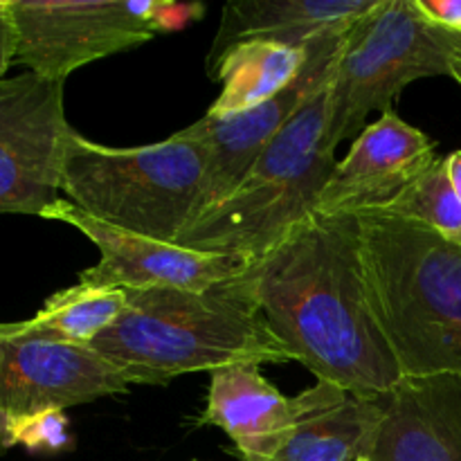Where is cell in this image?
I'll use <instances>...</instances> for the list:
<instances>
[{
  "label": "cell",
  "mask_w": 461,
  "mask_h": 461,
  "mask_svg": "<svg viewBox=\"0 0 461 461\" xmlns=\"http://www.w3.org/2000/svg\"><path fill=\"white\" fill-rule=\"evenodd\" d=\"M43 219L61 221L79 230L102 252L99 264L79 273V282L122 291L180 288L205 291L246 273L255 261L243 257L212 255L178 243L158 241L93 219L68 198L54 203Z\"/></svg>",
  "instance_id": "cell-9"
},
{
  "label": "cell",
  "mask_w": 461,
  "mask_h": 461,
  "mask_svg": "<svg viewBox=\"0 0 461 461\" xmlns=\"http://www.w3.org/2000/svg\"><path fill=\"white\" fill-rule=\"evenodd\" d=\"M63 84L34 72L0 81V214L41 216L61 201L72 126Z\"/></svg>",
  "instance_id": "cell-8"
},
{
  "label": "cell",
  "mask_w": 461,
  "mask_h": 461,
  "mask_svg": "<svg viewBox=\"0 0 461 461\" xmlns=\"http://www.w3.org/2000/svg\"><path fill=\"white\" fill-rule=\"evenodd\" d=\"M356 461H374V459H369V457H360V459H356Z\"/></svg>",
  "instance_id": "cell-25"
},
{
  "label": "cell",
  "mask_w": 461,
  "mask_h": 461,
  "mask_svg": "<svg viewBox=\"0 0 461 461\" xmlns=\"http://www.w3.org/2000/svg\"><path fill=\"white\" fill-rule=\"evenodd\" d=\"M207 165V147L185 131L142 147H106L72 131L61 194L102 223L176 243L201 214Z\"/></svg>",
  "instance_id": "cell-5"
},
{
  "label": "cell",
  "mask_w": 461,
  "mask_h": 461,
  "mask_svg": "<svg viewBox=\"0 0 461 461\" xmlns=\"http://www.w3.org/2000/svg\"><path fill=\"white\" fill-rule=\"evenodd\" d=\"M446 169H448V178L453 183L455 194L461 201V151H453L450 156H446Z\"/></svg>",
  "instance_id": "cell-23"
},
{
  "label": "cell",
  "mask_w": 461,
  "mask_h": 461,
  "mask_svg": "<svg viewBox=\"0 0 461 461\" xmlns=\"http://www.w3.org/2000/svg\"><path fill=\"white\" fill-rule=\"evenodd\" d=\"M450 77H453V79L461 86V61L455 63V66H453V75H450Z\"/></svg>",
  "instance_id": "cell-24"
},
{
  "label": "cell",
  "mask_w": 461,
  "mask_h": 461,
  "mask_svg": "<svg viewBox=\"0 0 461 461\" xmlns=\"http://www.w3.org/2000/svg\"><path fill=\"white\" fill-rule=\"evenodd\" d=\"M414 5L435 25L461 32V0H414Z\"/></svg>",
  "instance_id": "cell-21"
},
{
  "label": "cell",
  "mask_w": 461,
  "mask_h": 461,
  "mask_svg": "<svg viewBox=\"0 0 461 461\" xmlns=\"http://www.w3.org/2000/svg\"><path fill=\"white\" fill-rule=\"evenodd\" d=\"M297 414V396H284L259 365H230L210 374L196 426L221 428L243 461H273L295 430Z\"/></svg>",
  "instance_id": "cell-14"
},
{
  "label": "cell",
  "mask_w": 461,
  "mask_h": 461,
  "mask_svg": "<svg viewBox=\"0 0 461 461\" xmlns=\"http://www.w3.org/2000/svg\"><path fill=\"white\" fill-rule=\"evenodd\" d=\"M194 461H196V459H194Z\"/></svg>",
  "instance_id": "cell-26"
},
{
  "label": "cell",
  "mask_w": 461,
  "mask_h": 461,
  "mask_svg": "<svg viewBox=\"0 0 461 461\" xmlns=\"http://www.w3.org/2000/svg\"><path fill=\"white\" fill-rule=\"evenodd\" d=\"M333 77L284 126L241 185L176 237L178 246L259 261L313 214L338 165L329 142Z\"/></svg>",
  "instance_id": "cell-4"
},
{
  "label": "cell",
  "mask_w": 461,
  "mask_h": 461,
  "mask_svg": "<svg viewBox=\"0 0 461 461\" xmlns=\"http://www.w3.org/2000/svg\"><path fill=\"white\" fill-rule=\"evenodd\" d=\"M293 435L273 461H356L367 457L383 419L381 399L351 394L318 381L297 394Z\"/></svg>",
  "instance_id": "cell-16"
},
{
  "label": "cell",
  "mask_w": 461,
  "mask_h": 461,
  "mask_svg": "<svg viewBox=\"0 0 461 461\" xmlns=\"http://www.w3.org/2000/svg\"><path fill=\"white\" fill-rule=\"evenodd\" d=\"M345 36L313 41L309 45V59L302 75L261 106L221 120L203 115L201 120L183 129L187 135L201 140L210 153L201 214L225 201L241 185L252 165L282 133L284 126L297 115V111L309 102L315 90L331 79L345 45Z\"/></svg>",
  "instance_id": "cell-11"
},
{
  "label": "cell",
  "mask_w": 461,
  "mask_h": 461,
  "mask_svg": "<svg viewBox=\"0 0 461 461\" xmlns=\"http://www.w3.org/2000/svg\"><path fill=\"white\" fill-rule=\"evenodd\" d=\"M381 0H232L221 12V25L207 54V72L243 41L306 48L327 36H342Z\"/></svg>",
  "instance_id": "cell-15"
},
{
  "label": "cell",
  "mask_w": 461,
  "mask_h": 461,
  "mask_svg": "<svg viewBox=\"0 0 461 461\" xmlns=\"http://www.w3.org/2000/svg\"><path fill=\"white\" fill-rule=\"evenodd\" d=\"M16 52V27H14L9 0H0V81L7 75Z\"/></svg>",
  "instance_id": "cell-22"
},
{
  "label": "cell",
  "mask_w": 461,
  "mask_h": 461,
  "mask_svg": "<svg viewBox=\"0 0 461 461\" xmlns=\"http://www.w3.org/2000/svg\"><path fill=\"white\" fill-rule=\"evenodd\" d=\"M167 0H9L21 63L45 79L66 81L97 59L162 34Z\"/></svg>",
  "instance_id": "cell-7"
},
{
  "label": "cell",
  "mask_w": 461,
  "mask_h": 461,
  "mask_svg": "<svg viewBox=\"0 0 461 461\" xmlns=\"http://www.w3.org/2000/svg\"><path fill=\"white\" fill-rule=\"evenodd\" d=\"M309 45L293 48L275 41H243L234 45L210 72L223 88L205 115L221 120L273 99L302 75Z\"/></svg>",
  "instance_id": "cell-17"
},
{
  "label": "cell",
  "mask_w": 461,
  "mask_h": 461,
  "mask_svg": "<svg viewBox=\"0 0 461 461\" xmlns=\"http://www.w3.org/2000/svg\"><path fill=\"white\" fill-rule=\"evenodd\" d=\"M461 32L428 21L414 0H381L345 36L331 88L329 142L358 138L372 111H392L401 90L426 77L453 75Z\"/></svg>",
  "instance_id": "cell-6"
},
{
  "label": "cell",
  "mask_w": 461,
  "mask_h": 461,
  "mask_svg": "<svg viewBox=\"0 0 461 461\" xmlns=\"http://www.w3.org/2000/svg\"><path fill=\"white\" fill-rule=\"evenodd\" d=\"M383 419L369 444L374 461H461V376L403 378L378 396Z\"/></svg>",
  "instance_id": "cell-13"
},
{
  "label": "cell",
  "mask_w": 461,
  "mask_h": 461,
  "mask_svg": "<svg viewBox=\"0 0 461 461\" xmlns=\"http://www.w3.org/2000/svg\"><path fill=\"white\" fill-rule=\"evenodd\" d=\"M266 324L318 381L378 399L403 381L367 297L356 214H311L246 273Z\"/></svg>",
  "instance_id": "cell-1"
},
{
  "label": "cell",
  "mask_w": 461,
  "mask_h": 461,
  "mask_svg": "<svg viewBox=\"0 0 461 461\" xmlns=\"http://www.w3.org/2000/svg\"><path fill=\"white\" fill-rule=\"evenodd\" d=\"M68 444L70 435H68V417L63 410H45L9 423L0 439V450L23 446L30 453H59L68 448Z\"/></svg>",
  "instance_id": "cell-20"
},
{
  "label": "cell",
  "mask_w": 461,
  "mask_h": 461,
  "mask_svg": "<svg viewBox=\"0 0 461 461\" xmlns=\"http://www.w3.org/2000/svg\"><path fill=\"white\" fill-rule=\"evenodd\" d=\"M246 273L205 291H126L122 318L90 347L129 385H167L183 374L230 365L293 363L266 324Z\"/></svg>",
  "instance_id": "cell-2"
},
{
  "label": "cell",
  "mask_w": 461,
  "mask_h": 461,
  "mask_svg": "<svg viewBox=\"0 0 461 461\" xmlns=\"http://www.w3.org/2000/svg\"><path fill=\"white\" fill-rule=\"evenodd\" d=\"M381 210L405 216L435 230L446 241L461 246V201L446 169V158H435L403 192Z\"/></svg>",
  "instance_id": "cell-19"
},
{
  "label": "cell",
  "mask_w": 461,
  "mask_h": 461,
  "mask_svg": "<svg viewBox=\"0 0 461 461\" xmlns=\"http://www.w3.org/2000/svg\"><path fill=\"white\" fill-rule=\"evenodd\" d=\"M435 158V140L401 120L394 111L381 113L376 122L360 131L349 153L338 160L313 214L381 210Z\"/></svg>",
  "instance_id": "cell-12"
},
{
  "label": "cell",
  "mask_w": 461,
  "mask_h": 461,
  "mask_svg": "<svg viewBox=\"0 0 461 461\" xmlns=\"http://www.w3.org/2000/svg\"><path fill=\"white\" fill-rule=\"evenodd\" d=\"M356 219L369 304L403 376H461L459 243L385 210Z\"/></svg>",
  "instance_id": "cell-3"
},
{
  "label": "cell",
  "mask_w": 461,
  "mask_h": 461,
  "mask_svg": "<svg viewBox=\"0 0 461 461\" xmlns=\"http://www.w3.org/2000/svg\"><path fill=\"white\" fill-rule=\"evenodd\" d=\"M129 306L122 288H104L77 282L45 300L39 313L25 322H5V331L23 340L90 347L113 327Z\"/></svg>",
  "instance_id": "cell-18"
},
{
  "label": "cell",
  "mask_w": 461,
  "mask_h": 461,
  "mask_svg": "<svg viewBox=\"0 0 461 461\" xmlns=\"http://www.w3.org/2000/svg\"><path fill=\"white\" fill-rule=\"evenodd\" d=\"M129 381L93 347L23 340L0 324V439L12 421L126 394ZM3 453V450H0Z\"/></svg>",
  "instance_id": "cell-10"
}]
</instances>
